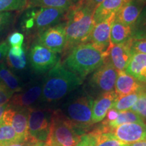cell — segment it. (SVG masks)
<instances>
[{
  "instance_id": "obj_1",
  "label": "cell",
  "mask_w": 146,
  "mask_h": 146,
  "mask_svg": "<svg viewBox=\"0 0 146 146\" xmlns=\"http://www.w3.org/2000/svg\"><path fill=\"white\" fill-rule=\"evenodd\" d=\"M95 9L84 0L73 4L65 16V31L66 45L64 54L67 55L73 48L87 43L95 26Z\"/></svg>"
},
{
  "instance_id": "obj_2",
  "label": "cell",
  "mask_w": 146,
  "mask_h": 146,
  "mask_svg": "<svg viewBox=\"0 0 146 146\" xmlns=\"http://www.w3.org/2000/svg\"><path fill=\"white\" fill-rule=\"evenodd\" d=\"M83 81L58 62L47 72L43 80L41 103L54 104L77 90Z\"/></svg>"
},
{
  "instance_id": "obj_3",
  "label": "cell",
  "mask_w": 146,
  "mask_h": 146,
  "mask_svg": "<svg viewBox=\"0 0 146 146\" xmlns=\"http://www.w3.org/2000/svg\"><path fill=\"white\" fill-rule=\"evenodd\" d=\"M108 56V52H104L92 43H85L73 48L62 64L83 81L103 64Z\"/></svg>"
},
{
  "instance_id": "obj_4",
  "label": "cell",
  "mask_w": 146,
  "mask_h": 146,
  "mask_svg": "<svg viewBox=\"0 0 146 146\" xmlns=\"http://www.w3.org/2000/svg\"><path fill=\"white\" fill-rule=\"evenodd\" d=\"M94 97L87 91L81 89L69 96L60 108L62 113L73 125L87 133L92 125Z\"/></svg>"
},
{
  "instance_id": "obj_5",
  "label": "cell",
  "mask_w": 146,
  "mask_h": 146,
  "mask_svg": "<svg viewBox=\"0 0 146 146\" xmlns=\"http://www.w3.org/2000/svg\"><path fill=\"white\" fill-rule=\"evenodd\" d=\"M86 132L76 127L62 113L60 110H53L47 146H74L81 141Z\"/></svg>"
},
{
  "instance_id": "obj_6",
  "label": "cell",
  "mask_w": 146,
  "mask_h": 146,
  "mask_svg": "<svg viewBox=\"0 0 146 146\" xmlns=\"http://www.w3.org/2000/svg\"><path fill=\"white\" fill-rule=\"evenodd\" d=\"M24 16L22 27L27 33L39 34L64 21L67 10L50 8H29Z\"/></svg>"
},
{
  "instance_id": "obj_7",
  "label": "cell",
  "mask_w": 146,
  "mask_h": 146,
  "mask_svg": "<svg viewBox=\"0 0 146 146\" xmlns=\"http://www.w3.org/2000/svg\"><path fill=\"white\" fill-rule=\"evenodd\" d=\"M54 110L36 106L29 109V137L33 145L45 143L50 132Z\"/></svg>"
},
{
  "instance_id": "obj_8",
  "label": "cell",
  "mask_w": 146,
  "mask_h": 146,
  "mask_svg": "<svg viewBox=\"0 0 146 146\" xmlns=\"http://www.w3.org/2000/svg\"><path fill=\"white\" fill-rule=\"evenodd\" d=\"M118 76V71L114 68L108 58L101 66L93 72L89 78V86L91 95H100L114 91L115 83Z\"/></svg>"
},
{
  "instance_id": "obj_9",
  "label": "cell",
  "mask_w": 146,
  "mask_h": 146,
  "mask_svg": "<svg viewBox=\"0 0 146 146\" xmlns=\"http://www.w3.org/2000/svg\"><path fill=\"white\" fill-rule=\"evenodd\" d=\"M29 60L34 72L38 74L47 72L59 62V57L38 41H34L29 51Z\"/></svg>"
},
{
  "instance_id": "obj_10",
  "label": "cell",
  "mask_w": 146,
  "mask_h": 146,
  "mask_svg": "<svg viewBox=\"0 0 146 146\" xmlns=\"http://www.w3.org/2000/svg\"><path fill=\"white\" fill-rule=\"evenodd\" d=\"M43 81L36 80L24 86L21 91L13 95L10 100L11 106L29 109L37 106L41 102Z\"/></svg>"
},
{
  "instance_id": "obj_11",
  "label": "cell",
  "mask_w": 146,
  "mask_h": 146,
  "mask_svg": "<svg viewBox=\"0 0 146 146\" xmlns=\"http://www.w3.org/2000/svg\"><path fill=\"white\" fill-rule=\"evenodd\" d=\"M1 120L13 128L22 142H27L33 145L29 141V109L10 106L3 113Z\"/></svg>"
},
{
  "instance_id": "obj_12",
  "label": "cell",
  "mask_w": 146,
  "mask_h": 146,
  "mask_svg": "<svg viewBox=\"0 0 146 146\" xmlns=\"http://www.w3.org/2000/svg\"><path fill=\"white\" fill-rule=\"evenodd\" d=\"M36 41L56 54L62 53L66 45L65 23L45 29L36 35Z\"/></svg>"
},
{
  "instance_id": "obj_13",
  "label": "cell",
  "mask_w": 146,
  "mask_h": 146,
  "mask_svg": "<svg viewBox=\"0 0 146 146\" xmlns=\"http://www.w3.org/2000/svg\"><path fill=\"white\" fill-rule=\"evenodd\" d=\"M112 133L118 140L126 144L146 141V124L144 123L124 124L113 129Z\"/></svg>"
},
{
  "instance_id": "obj_14",
  "label": "cell",
  "mask_w": 146,
  "mask_h": 146,
  "mask_svg": "<svg viewBox=\"0 0 146 146\" xmlns=\"http://www.w3.org/2000/svg\"><path fill=\"white\" fill-rule=\"evenodd\" d=\"M115 16L106 21L95 25L87 43H91L104 52H108L110 45V31Z\"/></svg>"
},
{
  "instance_id": "obj_15",
  "label": "cell",
  "mask_w": 146,
  "mask_h": 146,
  "mask_svg": "<svg viewBox=\"0 0 146 146\" xmlns=\"http://www.w3.org/2000/svg\"><path fill=\"white\" fill-rule=\"evenodd\" d=\"M118 98L114 91H110L98 96L94 100L92 108L91 122L93 125L102 122L104 119L107 113L114 106Z\"/></svg>"
},
{
  "instance_id": "obj_16",
  "label": "cell",
  "mask_w": 146,
  "mask_h": 146,
  "mask_svg": "<svg viewBox=\"0 0 146 146\" xmlns=\"http://www.w3.org/2000/svg\"><path fill=\"white\" fill-rule=\"evenodd\" d=\"M131 39L122 44L110 45L108 59L117 71H125L130 62L133 55L130 47Z\"/></svg>"
},
{
  "instance_id": "obj_17",
  "label": "cell",
  "mask_w": 146,
  "mask_h": 146,
  "mask_svg": "<svg viewBox=\"0 0 146 146\" xmlns=\"http://www.w3.org/2000/svg\"><path fill=\"white\" fill-rule=\"evenodd\" d=\"M145 4V2L137 1L123 3L121 8L116 14L115 18L124 25L132 27L137 20Z\"/></svg>"
},
{
  "instance_id": "obj_18",
  "label": "cell",
  "mask_w": 146,
  "mask_h": 146,
  "mask_svg": "<svg viewBox=\"0 0 146 146\" xmlns=\"http://www.w3.org/2000/svg\"><path fill=\"white\" fill-rule=\"evenodd\" d=\"M114 88V91L117 96L122 97L143 91V84L140 83L125 71H118Z\"/></svg>"
},
{
  "instance_id": "obj_19",
  "label": "cell",
  "mask_w": 146,
  "mask_h": 146,
  "mask_svg": "<svg viewBox=\"0 0 146 146\" xmlns=\"http://www.w3.org/2000/svg\"><path fill=\"white\" fill-rule=\"evenodd\" d=\"M123 4V0H104L94 11L95 25L102 23L116 15Z\"/></svg>"
},
{
  "instance_id": "obj_20",
  "label": "cell",
  "mask_w": 146,
  "mask_h": 146,
  "mask_svg": "<svg viewBox=\"0 0 146 146\" xmlns=\"http://www.w3.org/2000/svg\"><path fill=\"white\" fill-rule=\"evenodd\" d=\"M125 72L140 83H146V54L133 53Z\"/></svg>"
},
{
  "instance_id": "obj_21",
  "label": "cell",
  "mask_w": 146,
  "mask_h": 146,
  "mask_svg": "<svg viewBox=\"0 0 146 146\" xmlns=\"http://www.w3.org/2000/svg\"><path fill=\"white\" fill-rule=\"evenodd\" d=\"M131 27L121 23L116 18L112 24L110 31V46L122 44L132 39Z\"/></svg>"
},
{
  "instance_id": "obj_22",
  "label": "cell",
  "mask_w": 146,
  "mask_h": 146,
  "mask_svg": "<svg viewBox=\"0 0 146 146\" xmlns=\"http://www.w3.org/2000/svg\"><path fill=\"white\" fill-rule=\"evenodd\" d=\"M0 81L14 94L21 91L24 87L19 78L9 68L4 61L0 63Z\"/></svg>"
},
{
  "instance_id": "obj_23",
  "label": "cell",
  "mask_w": 146,
  "mask_h": 146,
  "mask_svg": "<svg viewBox=\"0 0 146 146\" xmlns=\"http://www.w3.org/2000/svg\"><path fill=\"white\" fill-rule=\"evenodd\" d=\"M73 4L71 0H29L27 8H50L68 10Z\"/></svg>"
},
{
  "instance_id": "obj_24",
  "label": "cell",
  "mask_w": 146,
  "mask_h": 146,
  "mask_svg": "<svg viewBox=\"0 0 146 146\" xmlns=\"http://www.w3.org/2000/svg\"><path fill=\"white\" fill-rule=\"evenodd\" d=\"M96 139V146H125L127 144L120 141L112 133L103 132L100 127L92 130Z\"/></svg>"
},
{
  "instance_id": "obj_25",
  "label": "cell",
  "mask_w": 146,
  "mask_h": 146,
  "mask_svg": "<svg viewBox=\"0 0 146 146\" xmlns=\"http://www.w3.org/2000/svg\"><path fill=\"white\" fill-rule=\"evenodd\" d=\"M22 142L13 128L10 125L0 120V146H4L12 143Z\"/></svg>"
},
{
  "instance_id": "obj_26",
  "label": "cell",
  "mask_w": 146,
  "mask_h": 146,
  "mask_svg": "<svg viewBox=\"0 0 146 146\" xmlns=\"http://www.w3.org/2000/svg\"><path fill=\"white\" fill-rule=\"evenodd\" d=\"M133 39H146V4L134 25L131 27Z\"/></svg>"
},
{
  "instance_id": "obj_27",
  "label": "cell",
  "mask_w": 146,
  "mask_h": 146,
  "mask_svg": "<svg viewBox=\"0 0 146 146\" xmlns=\"http://www.w3.org/2000/svg\"><path fill=\"white\" fill-rule=\"evenodd\" d=\"M141 91L133 93L125 96L118 97L113 108L119 112L131 110V108L135 104Z\"/></svg>"
},
{
  "instance_id": "obj_28",
  "label": "cell",
  "mask_w": 146,
  "mask_h": 146,
  "mask_svg": "<svg viewBox=\"0 0 146 146\" xmlns=\"http://www.w3.org/2000/svg\"><path fill=\"white\" fill-rule=\"evenodd\" d=\"M5 58V63L12 71H22L26 68L27 65L26 52L21 56H13L8 52Z\"/></svg>"
},
{
  "instance_id": "obj_29",
  "label": "cell",
  "mask_w": 146,
  "mask_h": 146,
  "mask_svg": "<svg viewBox=\"0 0 146 146\" xmlns=\"http://www.w3.org/2000/svg\"><path fill=\"white\" fill-rule=\"evenodd\" d=\"M29 0H0V12L21 11L27 9Z\"/></svg>"
},
{
  "instance_id": "obj_30",
  "label": "cell",
  "mask_w": 146,
  "mask_h": 146,
  "mask_svg": "<svg viewBox=\"0 0 146 146\" xmlns=\"http://www.w3.org/2000/svg\"><path fill=\"white\" fill-rule=\"evenodd\" d=\"M131 110L136 113L140 116L143 123L146 124V92L141 91L139 95L137 101L133 106L131 108Z\"/></svg>"
},
{
  "instance_id": "obj_31",
  "label": "cell",
  "mask_w": 146,
  "mask_h": 146,
  "mask_svg": "<svg viewBox=\"0 0 146 146\" xmlns=\"http://www.w3.org/2000/svg\"><path fill=\"white\" fill-rule=\"evenodd\" d=\"M25 36L22 33L15 31L12 33L8 38V43L10 47H22L23 45Z\"/></svg>"
},
{
  "instance_id": "obj_32",
  "label": "cell",
  "mask_w": 146,
  "mask_h": 146,
  "mask_svg": "<svg viewBox=\"0 0 146 146\" xmlns=\"http://www.w3.org/2000/svg\"><path fill=\"white\" fill-rule=\"evenodd\" d=\"M13 95V93L0 81V106L8 104Z\"/></svg>"
},
{
  "instance_id": "obj_33",
  "label": "cell",
  "mask_w": 146,
  "mask_h": 146,
  "mask_svg": "<svg viewBox=\"0 0 146 146\" xmlns=\"http://www.w3.org/2000/svg\"><path fill=\"white\" fill-rule=\"evenodd\" d=\"M130 47L133 53H140L146 54V39H133L131 40Z\"/></svg>"
},
{
  "instance_id": "obj_34",
  "label": "cell",
  "mask_w": 146,
  "mask_h": 146,
  "mask_svg": "<svg viewBox=\"0 0 146 146\" xmlns=\"http://www.w3.org/2000/svg\"><path fill=\"white\" fill-rule=\"evenodd\" d=\"M14 19V14L12 12H0V32L8 28Z\"/></svg>"
},
{
  "instance_id": "obj_35",
  "label": "cell",
  "mask_w": 146,
  "mask_h": 146,
  "mask_svg": "<svg viewBox=\"0 0 146 146\" xmlns=\"http://www.w3.org/2000/svg\"><path fill=\"white\" fill-rule=\"evenodd\" d=\"M96 137L91 131V132L86 133L81 139V141L74 146H96Z\"/></svg>"
},
{
  "instance_id": "obj_36",
  "label": "cell",
  "mask_w": 146,
  "mask_h": 146,
  "mask_svg": "<svg viewBox=\"0 0 146 146\" xmlns=\"http://www.w3.org/2000/svg\"><path fill=\"white\" fill-rule=\"evenodd\" d=\"M9 50H10V45L8 41H3L0 43V63L2 62L4 58L6 57Z\"/></svg>"
},
{
  "instance_id": "obj_37",
  "label": "cell",
  "mask_w": 146,
  "mask_h": 146,
  "mask_svg": "<svg viewBox=\"0 0 146 146\" xmlns=\"http://www.w3.org/2000/svg\"><path fill=\"white\" fill-rule=\"evenodd\" d=\"M84 1L86 2L87 4L92 7L93 8H94L96 10L97 7L104 0H84Z\"/></svg>"
},
{
  "instance_id": "obj_38",
  "label": "cell",
  "mask_w": 146,
  "mask_h": 146,
  "mask_svg": "<svg viewBox=\"0 0 146 146\" xmlns=\"http://www.w3.org/2000/svg\"><path fill=\"white\" fill-rule=\"evenodd\" d=\"M30 143H27V142H17V143H12L10 144H8L4 146H31Z\"/></svg>"
},
{
  "instance_id": "obj_39",
  "label": "cell",
  "mask_w": 146,
  "mask_h": 146,
  "mask_svg": "<svg viewBox=\"0 0 146 146\" xmlns=\"http://www.w3.org/2000/svg\"><path fill=\"white\" fill-rule=\"evenodd\" d=\"M9 106H10V104L9 103L7 104H5L3 106H0V120H1V118H2L3 113H4L5 111L8 108Z\"/></svg>"
},
{
  "instance_id": "obj_40",
  "label": "cell",
  "mask_w": 146,
  "mask_h": 146,
  "mask_svg": "<svg viewBox=\"0 0 146 146\" xmlns=\"http://www.w3.org/2000/svg\"><path fill=\"white\" fill-rule=\"evenodd\" d=\"M128 146H146V141L135 142L131 144H128Z\"/></svg>"
},
{
  "instance_id": "obj_41",
  "label": "cell",
  "mask_w": 146,
  "mask_h": 146,
  "mask_svg": "<svg viewBox=\"0 0 146 146\" xmlns=\"http://www.w3.org/2000/svg\"><path fill=\"white\" fill-rule=\"evenodd\" d=\"M142 1V2L146 3V0H123V3L127 2V1Z\"/></svg>"
},
{
  "instance_id": "obj_42",
  "label": "cell",
  "mask_w": 146,
  "mask_h": 146,
  "mask_svg": "<svg viewBox=\"0 0 146 146\" xmlns=\"http://www.w3.org/2000/svg\"><path fill=\"white\" fill-rule=\"evenodd\" d=\"M82 1V0H71L72 4H76V3L80 2V1Z\"/></svg>"
},
{
  "instance_id": "obj_43",
  "label": "cell",
  "mask_w": 146,
  "mask_h": 146,
  "mask_svg": "<svg viewBox=\"0 0 146 146\" xmlns=\"http://www.w3.org/2000/svg\"><path fill=\"white\" fill-rule=\"evenodd\" d=\"M31 146H47V145L45 143H37V144H35V145H31Z\"/></svg>"
},
{
  "instance_id": "obj_44",
  "label": "cell",
  "mask_w": 146,
  "mask_h": 146,
  "mask_svg": "<svg viewBox=\"0 0 146 146\" xmlns=\"http://www.w3.org/2000/svg\"><path fill=\"white\" fill-rule=\"evenodd\" d=\"M143 90L146 92V83L145 84H143Z\"/></svg>"
}]
</instances>
